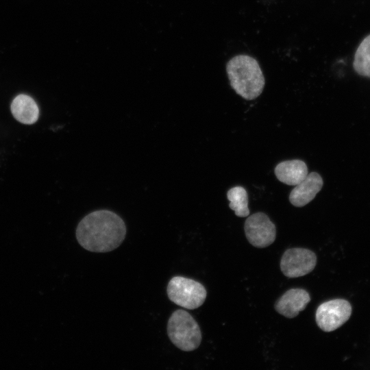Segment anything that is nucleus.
Listing matches in <instances>:
<instances>
[{"label":"nucleus","mask_w":370,"mask_h":370,"mask_svg":"<svg viewBox=\"0 0 370 370\" xmlns=\"http://www.w3.org/2000/svg\"><path fill=\"white\" fill-rule=\"evenodd\" d=\"M122 218L108 210H99L86 215L76 228V238L85 249L97 253L111 251L119 247L126 235Z\"/></svg>","instance_id":"obj_1"},{"label":"nucleus","mask_w":370,"mask_h":370,"mask_svg":"<svg viewBox=\"0 0 370 370\" xmlns=\"http://www.w3.org/2000/svg\"><path fill=\"white\" fill-rule=\"evenodd\" d=\"M226 71L231 87L247 100L257 98L262 92L265 81L258 61L247 55H238L230 59Z\"/></svg>","instance_id":"obj_2"},{"label":"nucleus","mask_w":370,"mask_h":370,"mask_svg":"<svg viewBox=\"0 0 370 370\" xmlns=\"http://www.w3.org/2000/svg\"><path fill=\"white\" fill-rule=\"evenodd\" d=\"M167 334L173 344L184 352L196 349L202 338L198 323L184 310L172 313L167 323Z\"/></svg>","instance_id":"obj_3"},{"label":"nucleus","mask_w":370,"mask_h":370,"mask_svg":"<svg viewBox=\"0 0 370 370\" xmlns=\"http://www.w3.org/2000/svg\"><path fill=\"white\" fill-rule=\"evenodd\" d=\"M166 293L172 302L189 310L201 306L207 295V291L201 283L182 276H175L170 280Z\"/></svg>","instance_id":"obj_4"},{"label":"nucleus","mask_w":370,"mask_h":370,"mask_svg":"<svg viewBox=\"0 0 370 370\" xmlns=\"http://www.w3.org/2000/svg\"><path fill=\"white\" fill-rule=\"evenodd\" d=\"M352 306L349 301L342 299L330 300L322 303L316 311L317 325L324 332H332L350 317Z\"/></svg>","instance_id":"obj_5"},{"label":"nucleus","mask_w":370,"mask_h":370,"mask_svg":"<svg viewBox=\"0 0 370 370\" xmlns=\"http://www.w3.org/2000/svg\"><path fill=\"white\" fill-rule=\"evenodd\" d=\"M317 264L316 254L304 248L288 249L283 254L280 269L289 278L301 277L312 271Z\"/></svg>","instance_id":"obj_6"},{"label":"nucleus","mask_w":370,"mask_h":370,"mask_svg":"<svg viewBox=\"0 0 370 370\" xmlns=\"http://www.w3.org/2000/svg\"><path fill=\"white\" fill-rule=\"evenodd\" d=\"M244 230L247 241L258 248L267 247L275 239L276 229L274 223L266 214L261 212L247 218Z\"/></svg>","instance_id":"obj_7"},{"label":"nucleus","mask_w":370,"mask_h":370,"mask_svg":"<svg viewBox=\"0 0 370 370\" xmlns=\"http://www.w3.org/2000/svg\"><path fill=\"white\" fill-rule=\"evenodd\" d=\"M323 184L321 176L311 172L291 191L289 201L295 207H303L310 203L321 190Z\"/></svg>","instance_id":"obj_8"},{"label":"nucleus","mask_w":370,"mask_h":370,"mask_svg":"<svg viewBox=\"0 0 370 370\" xmlns=\"http://www.w3.org/2000/svg\"><path fill=\"white\" fill-rule=\"evenodd\" d=\"M310 301L309 293L304 289L292 288L282 295L275 304V310L291 319L304 310Z\"/></svg>","instance_id":"obj_9"},{"label":"nucleus","mask_w":370,"mask_h":370,"mask_svg":"<svg viewBox=\"0 0 370 370\" xmlns=\"http://www.w3.org/2000/svg\"><path fill=\"white\" fill-rule=\"evenodd\" d=\"M10 110L13 117L25 125L35 123L39 117V108L29 95L19 94L12 101Z\"/></svg>","instance_id":"obj_10"},{"label":"nucleus","mask_w":370,"mask_h":370,"mask_svg":"<svg viewBox=\"0 0 370 370\" xmlns=\"http://www.w3.org/2000/svg\"><path fill=\"white\" fill-rule=\"evenodd\" d=\"M274 173L279 181L290 185L296 186L308 174L306 164L301 160H285L278 163Z\"/></svg>","instance_id":"obj_11"},{"label":"nucleus","mask_w":370,"mask_h":370,"mask_svg":"<svg viewBox=\"0 0 370 370\" xmlns=\"http://www.w3.org/2000/svg\"><path fill=\"white\" fill-rule=\"evenodd\" d=\"M354 71L360 75L370 78V34L358 47L353 62Z\"/></svg>","instance_id":"obj_12"},{"label":"nucleus","mask_w":370,"mask_h":370,"mask_svg":"<svg viewBox=\"0 0 370 370\" xmlns=\"http://www.w3.org/2000/svg\"><path fill=\"white\" fill-rule=\"evenodd\" d=\"M227 198L230 201L229 207L239 217L249 215L248 208V195L246 190L240 186L231 188L227 192Z\"/></svg>","instance_id":"obj_13"}]
</instances>
